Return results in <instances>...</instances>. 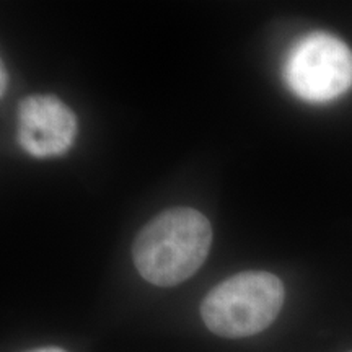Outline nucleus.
<instances>
[{"label":"nucleus","mask_w":352,"mask_h":352,"mask_svg":"<svg viewBox=\"0 0 352 352\" xmlns=\"http://www.w3.org/2000/svg\"><path fill=\"white\" fill-rule=\"evenodd\" d=\"M210 245L212 227L204 214L191 208H171L139 232L132 259L147 283L173 287L199 270Z\"/></svg>","instance_id":"f257e3e1"},{"label":"nucleus","mask_w":352,"mask_h":352,"mask_svg":"<svg viewBox=\"0 0 352 352\" xmlns=\"http://www.w3.org/2000/svg\"><path fill=\"white\" fill-rule=\"evenodd\" d=\"M284 305V284L267 271H243L228 277L202 300L206 327L217 336L239 340L261 333Z\"/></svg>","instance_id":"f03ea898"},{"label":"nucleus","mask_w":352,"mask_h":352,"mask_svg":"<svg viewBox=\"0 0 352 352\" xmlns=\"http://www.w3.org/2000/svg\"><path fill=\"white\" fill-rule=\"evenodd\" d=\"M285 80L307 101H329L352 85V51L328 33L308 34L296 44L285 63Z\"/></svg>","instance_id":"7ed1b4c3"},{"label":"nucleus","mask_w":352,"mask_h":352,"mask_svg":"<svg viewBox=\"0 0 352 352\" xmlns=\"http://www.w3.org/2000/svg\"><path fill=\"white\" fill-rule=\"evenodd\" d=\"M77 120L56 96L33 95L19 107V142L38 158L63 155L72 147Z\"/></svg>","instance_id":"20e7f679"},{"label":"nucleus","mask_w":352,"mask_h":352,"mask_svg":"<svg viewBox=\"0 0 352 352\" xmlns=\"http://www.w3.org/2000/svg\"><path fill=\"white\" fill-rule=\"evenodd\" d=\"M0 77H2V83H0V88H2V95L6 94V88H7V70L3 67L2 64V70H0Z\"/></svg>","instance_id":"39448f33"},{"label":"nucleus","mask_w":352,"mask_h":352,"mask_svg":"<svg viewBox=\"0 0 352 352\" xmlns=\"http://www.w3.org/2000/svg\"><path fill=\"white\" fill-rule=\"evenodd\" d=\"M26 352H67L60 347H39V349H33V351H26Z\"/></svg>","instance_id":"423d86ee"},{"label":"nucleus","mask_w":352,"mask_h":352,"mask_svg":"<svg viewBox=\"0 0 352 352\" xmlns=\"http://www.w3.org/2000/svg\"><path fill=\"white\" fill-rule=\"evenodd\" d=\"M347 352H352V351H347Z\"/></svg>","instance_id":"0eeeda50"}]
</instances>
